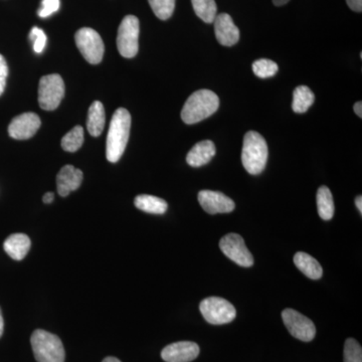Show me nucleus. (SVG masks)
<instances>
[{"instance_id": "f257e3e1", "label": "nucleus", "mask_w": 362, "mask_h": 362, "mask_svg": "<svg viewBox=\"0 0 362 362\" xmlns=\"http://www.w3.org/2000/svg\"><path fill=\"white\" fill-rule=\"evenodd\" d=\"M131 128V115L124 108H119L112 117L106 141L107 160L116 163L122 157Z\"/></svg>"}, {"instance_id": "f03ea898", "label": "nucleus", "mask_w": 362, "mask_h": 362, "mask_svg": "<svg viewBox=\"0 0 362 362\" xmlns=\"http://www.w3.org/2000/svg\"><path fill=\"white\" fill-rule=\"evenodd\" d=\"M220 99L211 90H199L188 98L182 110L181 119L187 124L201 122L218 111Z\"/></svg>"}, {"instance_id": "7ed1b4c3", "label": "nucleus", "mask_w": 362, "mask_h": 362, "mask_svg": "<svg viewBox=\"0 0 362 362\" xmlns=\"http://www.w3.org/2000/svg\"><path fill=\"white\" fill-rule=\"evenodd\" d=\"M269 149L265 138L256 131H249L244 137L242 162L252 175L263 173L268 161Z\"/></svg>"}, {"instance_id": "20e7f679", "label": "nucleus", "mask_w": 362, "mask_h": 362, "mask_svg": "<svg viewBox=\"0 0 362 362\" xmlns=\"http://www.w3.org/2000/svg\"><path fill=\"white\" fill-rule=\"evenodd\" d=\"M30 342L37 362H65V349L57 335L37 329L33 333Z\"/></svg>"}, {"instance_id": "39448f33", "label": "nucleus", "mask_w": 362, "mask_h": 362, "mask_svg": "<svg viewBox=\"0 0 362 362\" xmlns=\"http://www.w3.org/2000/svg\"><path fill=\"white\" fill-rule=\"evenodd\" d=\"M139 20L134 16H127L121 21L117 35V47L123 58H134L139 49Z\"/></svg>"}, {"instance_id": "423d86ee", "label": "nucleus", "mask_w": 362, "mask_h": 362, "mask_svg": "<svg viewBox=\"0 0 362 362\" xmlns=\"http://www.w3.org/2000/svg\"><path fill=\"white\" fill-rule=\"evenodd\" d=\"M65 96V83L58 74L44 76L40 81L39 103L45 111L56 110Z\"/></svg>"}, {"instance_id": "0eeeda50", "label": "nucleus", "mask_w": 362, "mask_h": 362, "mask_svg": "<svg viewBox=\"0 0 362 362\" xmlns=\"http://www.w3.org/2000/svg\"><path fill=\"white\" fill-rule=\"evenodd\" d=\"M202 316L207 322L214 325H223L232 322L237 316V311L228 300L220 297H209L199 305Z\"/></svg>"}, {"instance_id": "6e6552de", "label": "nucleus", "mask_w": 362, "mask_h": 362, "mask_svg": "<svg viewBox=\"0 0 362 362\" xmlns=\"http://www.w3.org/2000/svg\"><path fill=\"white\" fill-rule=\"evenodd\" d=\"M78 51L88 63L92 65L100 64L103 59L105 47L102 37L96 30L90 28L78 30L75 35Z\"/></svg>"}, {"instance_id": "1a4fd4ad", "label": "nucleus", "mask_w": 362, "mask_h": 362, "mask_svg": "<svg viewBox=\"0 0 362 362\" xmlns=\"http://www.w3.org/2000/svg\"><path fill=\"white\" fill-rule=\"evenodd\" d=\"M283 322L290 334L301 341H312L316 335V327L310 319L294 309H285L282 312Z\"/></svg>"}, {"instance_id": "9d476101", "label": "nucleus", "mask_w": 362, "mask_h": 362, "mask_svg": "<svg viewBox=\"0 0 362 362\" xmlns=\"http://www.w3.org/2000/svg\"><path fill=\"white\" fill-rule=\"evenodd\" d=\"M220 247L221 252L238 265L246 268L254 265V257L247 250L244 239L238 233H228L221 238Z\"/></svg>"}, {"instance_id": "9b49d317", "label": "nucleus", "mask_w": 362, "mask_h": 362, "mask_svg": "<svg viewBox=\"0 0 362 362\" xmlns=\"http://www.w3.org/2000/svg\"><path fill=\"white\" fill-rule=\"evenodd\" d=\"M40 127V119L37 114L28 112L16 117L8 126L11 137L16 140H26L32 138Z\"/></svg>"}, {"instance_id": "f8f14e48", "label": "nucleus", "mask_w": 362, "mask_h": 362, "mask_svg": "<svg viewBox=\"0 0 362 362\" xmlns=\"http://www.w3.org/2000/svg\"><path fill=\"white\" fill-rule=\"evenodd\" d=\"M199 202L202 209L209 214L232 213L235 204L226 195L213 190H202L199 194Z\"/></svg>"}, {"instance_id": "ddd939ff", "label": "nucleus", "mask_w": 362, "mask_h": 362, "mask_svg": "<svg viewBox=\"0 0 362 362\" xmlns=\"http://www.w3.org/2000/svg\"><path fill=\"white\" fill-rule=\"evenodd\" d=\"M199 356V346L192 341H180L169 344L161 351L166 362H190Z\"/></svg>"}, {"instance_id": "4468645a", "label": "nucleus", "mask_w": 362, "mask_h": 362, "mask_svg": "<svg viewBox=\"0 0 362 362\" xmlns=\"http://www.w3.org/2000/svg\"><path fill=\"white\" fill-rule=\"evenodd\" d=\"M214 23L216 40L221 45L233 47L238 44L240 40V30L233 23L230 14H218Z\"/></svg>"}, {"instance_id": "2eb2a0df", "label": "nucleus", "mask_w": 362, "mask_h": 362, "mask_svg": "<svg viewBox=\"0 0 362 362\" xmlns=\"http://www.w3.org/2000/svg\"><path fill=\"white\" fill-rule=\"evenodd\" d=\"M83 173L73 165H66L57 176V187L61 197H66L82 185Z\"/></svg>"}, {"instance_id": "dca6fc26", "label": "nucleus", "mask_w": 362, "mask_h": 362, "mask_svg": "<svg viewBox=\"0 0 362 362\" xmlns=\"http://www.w3.org/2000/svg\"><path fill=\"white\" fill-rule=\"evenodd\" d=\"M216 156V146L211 140H204L197 143L187 156V163L192 168H201L206 165Z\"/></svg>"}, {"instance_id": "f3484780", "label": "nucleus", "mask_w": 362, "mask_h": 362, "mask_svg": "<svg viewBox=\"0 0 362 362\" xmlns=\"http://www.w3.org/2000/svg\"><path fill=\"white\" fill-rule=\"evenodd\" d=\"M32 242L25 233H13L4 242V247L6 254L16 261H21L30 252Z\"/></svg>"}, {"instance_id": "a211bd4d", "label": "nucleus", "mask_w": 362, "mask_h": 362, "mask_svg": "<svg viewBox=\"0 0 362 362\" xmlns=\"http://www.w3.org/2000/svg\"><path fill=\"white\" fill-rule=\"evenodd\" d=\"M294 263L306 277L312 280H318L322 277V267L310 255L303 252H298L294 256Z\"/></svg>"}, {"instance_id": "6ab92c4d", "label": "nucleus", "mask_w": 362, "mask_h": 362, "mask_svg": "<svg viewBox=\"0 0 362 362\" xmlns=\"http://www.w3.org/2000/svg\"><path fill=\"white\" fill-rule=\"evenodd\" d=\"M103 104L99 101L93 102L88 112L87 128L90 135L98 137L102 134L106 122Z\"/></svg>"}, {"instance_id": "aec40b11", "label": "nucleus", "mask_w": 362, "mask_h": 362, "mask_svg": "<svg viewBox=\"0 0 362 362\" xmlns=\"http://www.w3.org/2000/svg\"><path fill=\"white\" fill-rule=\"evenodd\" d=\"M135 206L140 211L152 214H163L168 211V202L149 194H140L135 197Z\"/></svg>"}, {"instance_id": "412c9836", "label": "nucleus", "mask_w": 362, "mask_h": 362, "mask_svg": "<svg viewBox=\"0 0 362 362\" xmlns=\"http://www.w3.org/2000/svg\"><path fill=\"white\" fill-rule=\"evenodd\" d=\"M317 209L320 218L324 221H330L334 216V202L329 188L323 185L317 190Z\"/></svg>"}, {"instance_id": "4be33fe9", "label": "nucleus", "mask_w": 362, "mask_h": 362, "mask_svg": "<svg viewBox=\"0 0 362 362\" xmlns=\"http://www.w3.org/2000/svg\"><path fill=\"white\" fill-rule=\"evenodd\" d=\"M314 101H315V96L310 88L299 86L293 92V111L298 114L306 113L313 105Z\"/></svg>"}, {"instance_id": "5701e85b", "label": "nucleus", "mask_w": 362, "mask_h": 362, "mask_svg": "<svg viewBox=\"0 0 362 362\" xmlns=\"http://www.w3.org/2000/svg\"><path fill=\"white\" fill-rule=\"evenodd\" d=\"M194 13L206 23H213L216 18V7L214 0H192Z\"/></svg>"}, {"instance_id": "b1692460", "label": "nucleus", "mask_w": 362, "mask_h": 362, "mask_svg": "<svg viewBox=\"0 0 362 362\" xmlns=\"http://www.w3.org/2000/svg\"><path fill=\"white\" fill-rule=\"evenodd\" d=\"M84 143V129L81 126H76L70 132L66 133L62 139V147L66 152H76Z\"/></svg>"}, {"instance_id": "393cba45", "label": "nucleus", "mask_w": 362, "mask_h": 362, "mask_svg": "<svg viewBox=\"0 0 362 362\" xmlns=\"http://www.w3.org/2000/svg\"><path fill=\"white\" fill-rule=\"evenodd\" d=\"M148 2L159 20H168L175 11V0H148Z\"/></svg>"}, {"instance_id": "a878e982", "label": "nucleus", "mask_w": 362, "mask_h": 362, "mask_svg": "<svg viewBox=\"0 0 362 362\" xmlns=\"http://www.w3.org/2000/svg\"><path fill=\"white\" fill-rule=\"evenodd\" d=\"M279 66L275 62L268 59H261L252 64V71L257 77L267 78L274 77L278 73Z\"/></svg>"}, {"instance_id": "bb28decb", "label": "nucleus", "mask_w": 362, "mask_h": 362, "mask_svg": "<svg viewBox=\"0 0 362 362\" xmlns=\"http://www.w3.org/2000/svg\"><path fill=\"white\" fill-rule=\"evenodd\" d=\"M343 361L362 362L361 345L354 338H349L345 341L344 352H343Z\"/></svg>"}, {"instance_id": "cd10ccee", "label": "nucleus", "mask_w": 362, "mask_h": 362, "mask_svg": "<svg viewBox=\"0 0 362 362\" xmlns=\"http://www.w3.org/2000/svg\"><path fill=\"white\" fill-rule=\"evenodd\" d=\"M30 40H32L33 44V51L37 54H42L44 52L45 45H47V35H45L44 30L35 26L30 30Z\"/></svg>"}, {"instance_id": "c85d7f7f", "label": "nucleus", "mask_w": 362, "mask_h": 362, "mask_svg": "<svg viewBox=\"0 0 362 362\" xmlns=\"http://www.w3.org/2000/svg\"><path fill=\"white\" fill-rule=\"evenodd\" d=\"M59 9V0H42V6L37 13L40 18H45L52 16Z\"/></svg>"}, {"instance_id": "c756f323", "label": "nucleus", "mask_w": 362, "mask_h": 362, "mask_svg": "<svg viewBox=\"0 0 362 362\" xmlns=\"http://www.w3.org/2000/svg\"><path fill=\"white\" fill-rule=\"evenodd\" d=\"M7 77H8V66L6 59L0 54V96L4 94L6 89Z\"/></svg>"}, {"instance_id": "7c9ffc66", "label": "nucleus", "mask_w": 362, "mask_h": 362, "mask_svg": "<svg viewBox=\"0 0 362 362\" xmlns=\"http://www.w3.org/2000/svg\"><path fill=\"white\" fill-rule=\"evenodd\" d=\"M346 4L351 11H356V13H361L362 0H346Z\"/></svg>"}, {"instance_id": "2f4dec72", "label": "nucleus", "mask_w": 362, "mask_h": 362, "mask_svg": "<svg viewBox=\"0 0 362 362\" xmlns=\"http://www.w3.org/2000/svg\"><path fill=\"white\" fill-rule=\"evenodd\" d=\"M354 110L356 112V114L357 116L359 117V118H361L362 117V103L361 102H356V104H354Z\"/></svg>"}, {"instance_id": "473e14b6", "label": "nucleus", "mask_w": 362, "mask_h": 362, "mask_svg": "<svg viewBox=\"0 0 362 362\" xmlns=\"http://www.w3.org/2000/svg\"><path fill=\"white\" fill-rule=\"evenodd\" d=\"M54 195L52 192H47V194H45L42 201H44L45 204H52V202H54Z\"/></svg>"}, {"instance_id": "72a5a7b5", "label": "nucleus", "mask_w": 362, "mask_h": 362, "mask_svg": "<svg viewBox=\"0 0 362 362\" xmlns=\"http://www.w3.org/2000/svg\"><path fill=\"white\" fill-rule=\"evenodd\" d=\"M356 206L358 209L359 213L362 214V197L361 195H358L356 199Z\"/></svg>"}, {"instance_id": "f704fd0d", "label": "nucleus", "mask_w": 362, "mask_h": 362, "mask_svg": "<svg viewBox=\"0 0 362 362\" xmlns=\"http://www.w3.org/2000/svg\"><path fill=\"white\" fill-rule=\"evenodd\" d=\"M4 317H2L1 310H0V338H1L2 334H4Z\"/></svg>"}, {"instance_id": "c9c22d12", "label": "nucleus", "mask_w": 362, "mask_h": 362, "mask_svg": "<svg viewBox=\"0 0 362 362\" xmlns=\"http://www.w3.org/2000/svg\"><path fill=\"white\" fill-rule=\"evenodd\" d=\"M289 1L290 0H273V4H275L276 6H283Z\"/></svg>"}, {"instance_id": "e433bc0d", "label": "nucleus", "mask_w": 362, "mask_h": 362, "mask_svg": "<svg viewBox=\"0 0 362 362\" xmlns=\"http://www.w3.org/2000/svg\"><path fill=\"white\" fill-rule=\"evenodd\" d=\"M102 362H121V361H119L118 358H116V357L109 356V357H106V358H105L104 361Z\"/></svg>"}]
</instances>
